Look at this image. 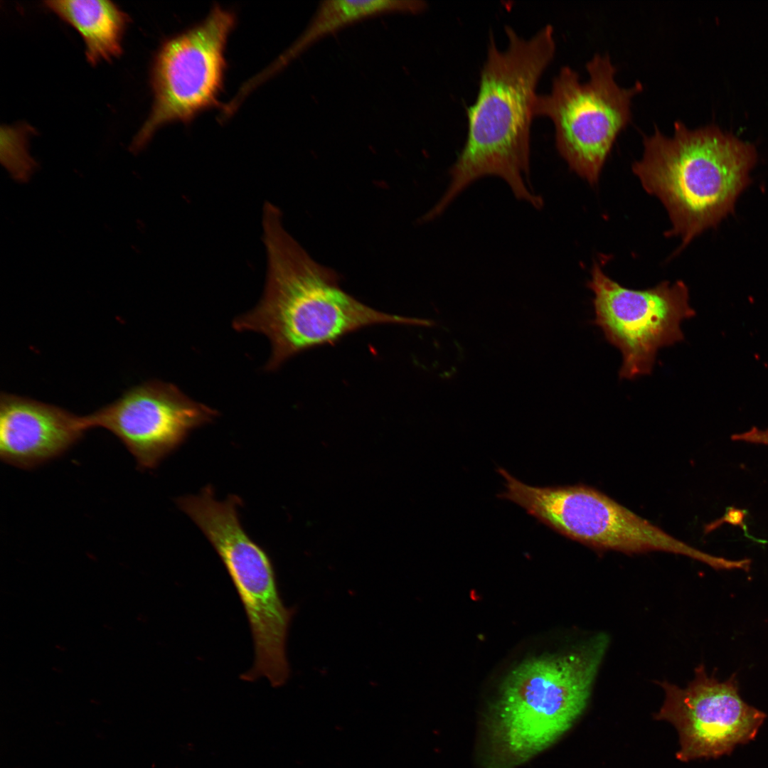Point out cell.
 Listing matches in <instances>:
<instances>
[{
    "mask_svg": "<svg viewBox=\"0 0 768 768\" xmlns=\"http://www.w3.org/2000/svg\"><path fill=\"white\" fill-rule=\"evenodd\" d=\"M497 472L506 490L497 495L524 508L539 523L570 540L599 550L627 554L661 551L690 557L716 570L729 560L703 553L674 538L599 490L583 484L533 486Z\"/></svg>",
    "mask_w": 768,
    "mask_h": 768,
    "instance_id": "cell-6",
    "label": "cell"
},
{
    "mask_svg": "<svg viewBox=\"0 0 768 768\" xmlns=\"http://www.w3.org/2000/svg\"><path fill=\"white\" fill-rule=\"evenodd\" d=\"M218 412L189 398L176 385L151 380L86 415L89 429L104 428L118 437L139 467L151 469L178 447L193 430Z\"/></svg>",
    "mask_w": 768,
    "mask_h": 768,
    "instance_id": "cell-11",
    "label": "cell"
},
{
    "mask_svg": "<svg viewBox=\"0 0 768 768\" xmlns=\"http://www.w3.org/2000/svg\"><path fill=\"white\" fill-rule=\"evenodd\" d=\"M587 286L594 293L592 323L622 353V379L651 374L658 351L683 341L681 324L695 314L689 304L688 289L681 280L672 284L663 281L646 289H629L595 262Z\"/></svg>",
    "mask_w": 768,
    "mask_h": 768,
    "instance_id": "cell-9",
    "label": "cell"
},
{
    "mask_svg": "<svg viewBox=\"0 0 768 768\" xmlns=\"http://www.w3.org/2000/svg\"><path fill=\"white\" fill-rule=\"evenodd\" d=\"M235 24L233 13L215 6L202 22L163 43L151 69L153 107L131 143V151H141L165 124L188 122L218 105L225 45Z\"/></svg>",
    "mask_w": 768,
    "mask_h": 768,
    "instance_id": "cell-8",
    "label": "cell"
},
{
    "mask_svg": "<svg viewBox=\"0 0 768 768\" xmlns=\"http://www.w3.org/2000/svg\"><path fill=\"white\" fill-rule=\"evenodd\" d=\"M1 161L16 182L26 183L33 175L38 165L28 151L27 137L21 128L6 127L2 131Z\"/></svg>",
    "mask_w": 768,
    "mask_h": 768,
    "instance_id": "cell-15",
    "label": "cell"
},
{
    "mask_svg": "<svg viewBox=\"0 0 768 768\" xmlns=\"http://www.w3.org/2000/svg\"><path fill=\"white\" fill-rule=\"evenodd\" d=\"M508 46L491 35L474 102L467 108L464 145L450 169L449 185L427 213L433 220L466 187L486 176L501 178L515 197L537 209L541 196L530 183V127L536 88L555 53L554 29L546 25L530 38L505 28Z\"/></svg>",
    "mask_w": 768,
    "mask_h": 768,
    "instance_id": "cell-1",
    "label": "cell"
},
{
    "mask_svg": "<svg viewBox=\"0 0 768 768\" xmlns=\"http://www.w3.org/2000/svg\"><path fill=\"white\" fill-rule=\"evenodd\" d=\"M672 137L658 127L644 135L641 159L632 165L645 191L665 206L683 248L733 210L750 183L757 154L748 143L715 126L695 129L674 122Z\"/></svg>",
    "mask_w": 768,
    "mask_h": 768,
    "instance_id": "cell-3",
    "label": "cell"
},
{
    "mask_svg": "<svg viewBox=\"0 0 768 768\" xmlns=\"http://www.w3.org/2000/svg\"><path fill=\"white\" fill-rule=\"evenodd\" d=\"M589 79L580 80L570 66L561 68L548 93L538 95L534 114L549 118L556 148L572 171L596 184L619 133L631 119V100L643 90L636 81L622 87L608 54L596 53L586 63Z\"/></svg>",
    "mask_w": 768,
    "mask_h": 768,
    "instance_id": "cell-7",
    "label": "cell"
},
{
    "mask_svg": "<svg viewBox=\"0 0 768 768\" xmlns=\"http://www.w3.org/2000/svg\"><path fill=\"white\" fill-rule=\"evenodd\" d=\"M89 430L85 416L29 398L1 393L0 457L31 469L70 449Z\"/></svg>",
    "mask_w": 768,
    "mask_h": 768,
    "instance_id": "cell-12",
    "label": "cell"
},
{
    "mask_svg": "<svg viewBox=\"0 0 768 768\" xmlns=\"http://www.w3.org/2000/svg\"><path fill=\"white\" fill-rule=\"evenodd\" d=\"M240 502L235 496L218 501L207 486L199 495L180 497L177 504L218 553L245 612L255 658L240 678L253 681L265 677L272 686L279 687L290 674L286 641L294 609L283 603L268 554L242 528L237 511Z\"/></svg>",
    "mask_w": 768,
    "mask_h": 768,
    "instance_id": "cell-5",
    "label": "cell"
},
{
    "mask_svg": "<svg viewBox=\"0 0 768 768\" xmlns=\"http://www.w3.org/2000/svg\"><path fill=\"white\" fill-rule=\"evenodd\" d=\"M731 438L735 441H744L768 445V429L760 430L752 427L745 432L733 434Z\"/></svg>",
    "mask_w": 768,
    "mask_h": 768,
    "instance_id": "cell-17",
    "label": "cell"
},
{
    "mask_svg": "<svg viewBox=\"0 0 768 768\" xmlns=\"http://www.w3.org/2000/svg\"><path fill=\"white\" fill-rule=\"evenodd\" d=\"M427 8L419 0H329L319 4L307 28L269 69L278 71L320 39L358 21L380 15L417 14Z\"/></svg>",
    "mask_w": 768,
    "mask_h": 768,
    "instance_id": "cell-14",
    "label": "cell"
},
{
    "mask_svg": "<svg viewBox=\"0 0 768 768\" xmlns=\"http://www.w3.org/2000/svg\"><path fill=\"white\" fill-rule=\"evenodd\" d=\"M262 228L267 258L264 293L233 326L269 339L272 350L265 370L274 371L301 352L334 343L367 326L433 325L430 320L378 311L343 291L336 274L313 260L288 233L274 205L265 206Z\"/></svg>",
    "mask_w": 768,
    "mask_h": 768,
    "instance_id": "cell-2",
    "label": "cell"
},
{
    "mask_svg": "<svg viewBox=\"0 0 768 768\" xmlns=\"http://www.w3.org/2000/svg\"><path fill=\"white\" fill-rule=\"evenodd\" d=\"M607 644L530 658L503 682L486 723L487 768H515L555 743L585 709Z\"/></svg>",
    "mask_w": 768,
    "mask_h": 768,
    "instance_id": "cell-4",
    "label": "cell"
},
{
    "mask_svg": "<svg viewBox=\"0 0 768 768\" xmlns=\"http://www.w3.org/2000/svg\"><path fill=\"white\" fill-rule=\"evenodd\" d=\"M661 686L665 699L656 718L677 729V757L681 761L730 754L737 745L754 740L767 718L742 700L735 676L720 682L703 666L686 688L668 682Z\"/></svg>",
    "mask_w": 768,
    "mask_h": 768,
    "instance_id": "cell-10",
    "label": "cell"
},
{
    "mask_svg": "<svg viewBox=\"0 0 768 768\" xmlns=\"http://www.w3.org/2000/svg\"><path fill=\"white\" fill-rule=\"evenodd\" d=\"M746 514H747V512L745 510L737 509V508H733V507H728V508H727V511H726V513H725V516L722 518H720L719 520H718L715 522H714V523H711L710 525H709L707 527V530L710 531V530L715 529V528L718 527L723 522H727V523H730L731 524H734V525H740L743 528V530H745V535L748 538L752 539V538H751L750 536L748 535L749 534L747 532L746 526L745 525V523L743 521ZM754 540H756V539H754Z\"/></svg>",
    "mask_w": 768,
    "mask_h": 768,
    "instance_id": "cell-16",
    "label": "cell"
},
{
    "mask_svg": "<svg viewBox=\"0 0 768 768\" xmlns=\"http://www.w3.org/2000/svg\"><path fill=\"white\" fill-rule=\"evenodd\" d=\"M45 6L75 28L83 38L91 65L109 61L122 52L129 17L114 3L105 0H55Z\"/></svg>",
    "mask_w": 768,
    "mask_h": 768,
    "instance_id": "cell-13",
    "label": "cell"
}]
</instances>
